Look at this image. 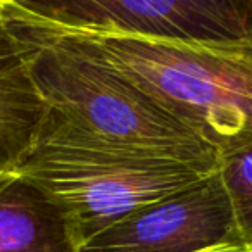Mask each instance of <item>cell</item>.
<instances>
[{
	"instance_id": "6da1fadb",
	"label": "cell",
	"mask_w": 252,
	"mask_h": 252,
	"mask_svg": "<svg viewBox=\"0 0 252 252\" xmlns=\"http://www.w3.org/2000/svg\"><path fill=\"white\" fill-rule=\"evenodd\" d=\"M0 9L49 111L74 131L118 151L207 173L218 169V152L125 74L78 49L16 0H0Z\"/></svg>"
},
{
	"instance_id": "7a4b0ae2",
	"label": "cell",
	"mask_w": 252,
	"mask_h": 252,
	"mask_svg": "<svg viewBox=\"0 0 252 252\" xmlns=\"http://www.w3.org/2000/svg\"><path fill=\"white\" fill-rule=\"evenodd\" d=\"M50 26L125 74L218 156L252 144V45H171Z\"/></svg>"
},
{
	"instance_id": "3957f363",
	"label": "cell",
	"mask_w": 252,
	"mask_h": 252,
	"mask_svg": "<svg viewBox=\"0 0 252 252\" xmlns=\"http://www.w3.org/2000/svg\"><path fill=\"white\" fill-rule=\"evenodd\" d=\"M19 169L59 200L81 244L140 207L211 175L176 161L95 144L50 111Z\"/></svg>"
},
{
	"instance_id": "277c9868",
	"label": "cell",
	"mask_w": 252,
	"mask_h": 252,
	"mask_svg": "<svg viewBox=\"0 0 252 252\" xmlns=\"http://www.w3.org/2000/svg\"><path fill=\"white\" fill-rule=\"evenodd\" d=\"M64 30L189 47L252 45V0H16Z\"/></svg>"
},
{
	"instance_id": "5b68a950",
	"label": "cell",
	"mask_w": 252,
	"mask_h": 252,
	"mask_svg": "<svg viewBox=\"0 0 252 252\" xmlns=\"http://www.w3.org/2000/svg\"><path fill=\"white\" fill-rule=\"evenodd\" d=\"M80 252H244L218 169L85 240Z\"/></svg>"
},
{
	"instance_id": "8992f818",
	"label": "cell",
	"mask_w": 252,
	"mask_h": 252,
	"mask_svg": "<svg viewBox=\"0 0 252 252\" xmlns=\"http://www.w3.org/2000/svg\"><path fill=\"white\" fill-rule=\"evenodd\" d=\"M67 211L21 169L0 173V252H80Z\"/></svg>"
},
{
	"instance_id": "52a82bcc",
	"label": "cell",
	"mask_w": 252,
	"mask_h": 252,
	"mask_svg": "<svg viewBox=\"0 0 252 252\" xmlns=\"http://www.w3.org/2000/svg\"><path fill=\"white\" fill-rule=\"evenodd\" d=\"M49 105L0 9V173L18 169L33 151Z\"/></svg>"
},
{
	"instance_id": "ba28073f",
	"label": "cell",
	"mask_w": 252,
	"mask_h": 252,
	"mask_svg": "<svg viewBox=\"0 0 252 252\" xmlns=\"http://www.w3.org/2000/svg\"><path fill=\"white\" fill-rule=\"evenodd\" d=\"M218 175L226 190L244 252H252V144L221 154Z\"/></svg>"
}]
</instances>
